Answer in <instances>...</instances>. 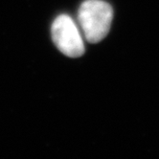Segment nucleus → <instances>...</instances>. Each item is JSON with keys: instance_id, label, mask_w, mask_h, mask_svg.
I'll return each instance as SVG.
<instances>
[{"instance_id": "obj_2", "label": "nucleus", "mask_w": 159, "mask_h": 159, "mask_svg": "<svg viewBox=\"0 0 159 159\" xmlns=\"http://www.w3.org/2000/svg\"><path fill=\"white\" fill-rule=\"evenodd\" d=\"M52 39L58 49L70 58H79L84 53V45L74 20L67 15H61L52 24Z\"/></svg>"}, {"instance_id": "obj_1", "label": "nucleus", "mask_w": 159, "mask_h": 159, "mask_svg": "<svg viewBox=\"0 0 159 159\" xmlns=\"http://www.w3.org/2000/svg\"><path fill=\"white\" fill-rule=\"evenodd\" d=\"M112 18L111 6L103 0H85L78 12L80 26L90 43H97L107 37Z\"/></svg>"}]
</instances>
